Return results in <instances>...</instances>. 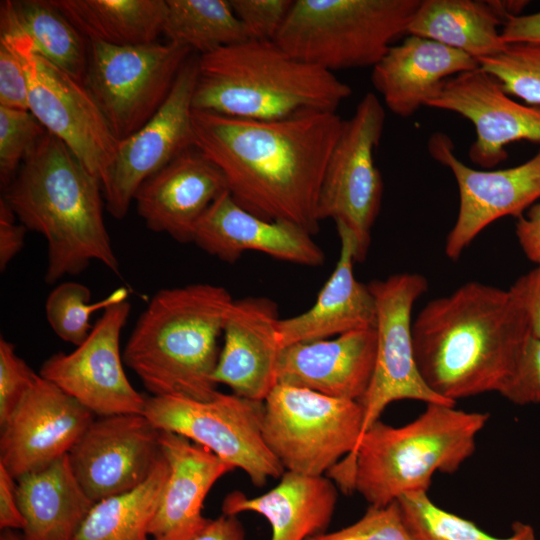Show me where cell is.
Returning <instances> with one entry per match:
<instances>
[{
	"mask_svg": "<svg viewBox=\"0 0 540 540\" xmlns=\"http://www.w3.org/2000/svg\"><path fill=\"white\" fill-rule=\"evenodd\" d=\"M130 311L127 300L103 310L88 337L72 352H58L46 359L39 375L94 415L143 414L146 397L127 378L120 351V336Z\"/></svg>",
	"mask_w": 540,
	"mask_h": 540,
	"instance_id": "15",
	"label": "cell"
},
{
	"mask_svg": "<svg viewBox=\"0 0 540 540\" xmlns=\"http://www.w3.org/2000/svg\"><path fill=\"white\" fill-rule=\"evenodd\" d=\"M488 419L487 413L428 403L405 425L377 420L354 454L328 474L342 489L357 491L369 506L383 507L404 494L427 492L435 473H455L473 455Z\"/></svg>",
	"mask_w": 540,
	"mask_h": 540,
	"instance_id": "5",
	"label": "cell"
},
{
	"mask_svg": "<svg viewBox=\"0 0 540 540\" xmlns=\"http://www.w3.org/2000/svg\"><path fill=\"white\" fill-rule=\"evenodd\" d=\"M478 67L464 52L407 34L373 67L371 81L392 113L409 118L427 106L446 80Z\"/></svg>",
	"mask_w": 540,
	"mask_h": 540,
	"instance_id": "25",
	"label": "cell"
},
{
	"mask_svg": "<svg viewBox=\"0 0 540 540\" xmlns=\"http://www.w3.org/2000/svg\"><path fill=\"white\" fill-rule=\"evenodd\" d=\"M428 150L450 169L458 186V215L445 242V254L453 261L491 223L505 216L519 218L540 200V150L520 165L497 170H478L463 163L450 138L441 132L430 137Z\"/></svg>",
	"mask_w": 540,
	"mask_h": 540,
	"instance_id": "16",
	"label": "cell"
},
{
	"mask_svg": "<svg viewBox=\"0 0 540 540\" xmlns=\"http://www.w3.org/2000/svg\"><path fill=\"white\" fill-rule=\"evenodd\" d=\"M515 233L525 256L535 265L540 264V200L526 215L517 218Z\"/></svg>",
	"mask_w": 540,
	"mask_h": 540,
	"instance_id": "45",
	"label": "cell"
},
{
	"mask_svg": "<svg viewBox=\"0 0 540 540\" xmlns=\"http://www.w3.org/2000/svg\"><path fill=\"white\" fill-rule=\"evenodd\" d=\"M15 479L0 464V528L2 530H24L26 522L20 511L16 492Z\"/></svg>",
	"mask_w": 540,
	"mask_h": 540,
	"instance_id": "46",
	"label": "cell"
},
{
	"mask_svg": "<svg viewBox=\"0 0 540 540\" xmlns=\"http://www.w3.org/2000/svg\"><path fill=\"white\" fill-rule=\"evenodd\" d=\"M8 203L0 198V270L3 272L24 246L26 227L17 224Z\"/></svg>",
	"mask_w": 540,
	"mask_h": 540,
	"instance_id": "44",
	"label": "cell"
},
{
	"mask_svg": "<svg viewBox=\"0 0 540 540\" xmlns=\"http://www.w3.org/2000/svg\"><path fill=\"white\" fill-rule=\"evenodd\" d=\"M2 198L20 224L46 239V283L79 274L91 261L119 274L101 182L54 135L47 132L33 147Z\"/></svg>",
	"mask_w": 540,
	"mask_h": 540,
	"instance_id": "3",
	"label": "cell"
},
{
	"mask_svg": "<svg viewBox=\"0 0 540 540\" xmlns=\"http://www.w3.org/2000/svg\"><path fill=\"white\" fill-rule=\"evenodd\" d=\"M169 474L148 526L151 540H193L209 523L203 503L213 485L235 468L207 448L160 431Z\"/></svg>",
	"mask_w": 540,
	"mask_h": 540,
	"instance_id": "24",
	"label": "cell"
},
{
	"mask_svg": "<svg viewBox=\"0 0 540 540\" xmlns=\"http://www.w3.org/2000/svg\"><path fill=\"white\" fill-rule=\"evenodd\" d=\"M197 75L198 57L190 56L154 116L119 141L101 182L105 208L114 218L126 216L138 189L148 178L195 147L192 101Z\"/></svg>",
	"mask_w": 540,
	"mask_h": 540,
	"instance_id": "14",
	"label": "cell"
},
{
	"mask_svg": "<svg viewBox=\"0 0 540 540\" xmlns=\"http://www.w3.org/2000/svg\"><path fill=\"white\" fill-rule=\"evenodd\" d=\"M88 42L134 46L163 33L166 0H51Z\"/></svg>",
	"mask_w": 540,
	"mask_h": 540,
	"instance_id": "31",
	"label": "cell"
},
{
	"mask_svg": "<svg viewBox=\"0 0 540 540\" xmlns=\"http://www.w3.org/2000/svg\"><path fill=\"white\" fill-rule=\"evenodd\" d=\"M427 107L451 111L473 124L476 139L470 146L469 158L483 168L504 161L510 143H540V106L513 100L480 67L446 80Z\"/></svg>",
	"mask_w": 540,
	"mask_h": 540,
	"instance_id": "19",
	"label": "cell"
},
{
	"mask_svg": "<svg viewBox=\"0 0 540 540\" xmlns=\"http://www.w3.org/2000/svg\"><path fill=\"white\" fill-rule=\"evenodd\" d=\"M94 414L39 374L1 426L0 464L16 479L69 453Z\"/></svg>",
	"mask_w": 540,
	"mask_h": 540,
	"instance_id": "18",
	"label": "cell"
},
{
	"mask_svg": "<svg viewBox=\"0 0 540 540\" xmlns=\"http://www.w3.org/2000/svg\"><path fill=\"white\" fill-rule=\"evenodd\" d=\"M420 0H294L275 42L325 70L371 66L407 34Z\"/></svg>",
	"mask_w": 540,
	"mask_h": 540,
	"instance_id": "7",
	"label": "cell"
},
{
	"mask_svg": "<svg viewBox=\"0 0 540 540\" xmlns=\"http://www.w3.org/2000/svg\"><path fill=\"white\" fill-rule=\"evenodd\" d=\"M478 64L508 95L540 106V41L509 43L502 52Z\"/></svg>",
	"mask_w": 540,
	"mask_h": 540,
	"instance_id": "36",
	"label": "cell"
},
{
	"mask_svg": "<svg viewBox=\"0 0 540 540\" xmlns=\"http://www.w3.org/2000/svg\"><path fill=\"white\" fill-rule=\"evenodd\" d=\"M412 540H538L534 528L520 521L508 537L492 536L472 521L438 507L427 492L407 493L397 500Z\"/></svg>",
	"mask_w": 540,
	"mask_h": 540,
	"instance_id": "34",
	"label": "cell"
},
{
	"mask_svg": "<svg viewBox=\"0 0 540 540\" xmlns=\"http://www.w3.org/2000/svg\"><path fill=\"white\" fill-rule=\"evenodd\" d=\"M519 302L532 337L540 340V264L508 288Z\"/></svg>",
	"mask_w": 540,
	"mask_h": 540,
	"instance_id": "43",
	"label": "cell"
},
{
	"mask_svg": "<svg viewBox=\"0 0 540 540\" xmlns=\"http://www.w3.org/2000/svg\"><path fill=\"white\" fill-rule=\"evenodd\" d=\"M192 50L171 42L115 46L89 42L84 85L121 141L159 110Z\"/></svg>",
	"mask_w": 540,
	"mask_h": 540,
	"instance_id": "9",
	"label": "cell"
},
{
	"mask_svg": "<svg viewBox=\"0 0 540 540\" xmlns=\"http://www.w3.org/2000/svg\"><path fill=\"white\" fill-rule=\"evenodd\" d=\"M192 120L195 148L222 172L237 204L318 232L320 188L344 123L336 112L251 120L193 109Z\"/></svg>",
	"mask_w": 540,
	"mask_h": 540,
	"instance_id": "1",
	"label": "cell"
},
{
	"mask_svg": "<svg viewBox=\"0 0 540 540\" xmlns=\"http://www.w3.org/2000/svg\"><path fill=\"white\" fill-rule=\"evenodd\" d=\"M368 286L376 304V361L370 386L360 401L364 411L362 435L394 401L456 404L426 385L415 360L412 310L427 291L426 278L417 273H398Z\"/></svg>",
	"mask_w": 540,
	"mask_h": 540,
	"instance_id": "13",
	"label": "cell"
},
{
	"mask_svg": "<svg viewBox=\"0 0 540 540\" xmlns=\"http://www.w3.org/2000/svg\"><path fill=\"white\" fill-rule=\"evenodd\" d=\"M18 33L33 50L84 84L89 42L51 0L1 1L0 34Z\"/></svg>",
	"mask_w": 540,
	"mask_h": 540,
	"instance_id": "30",
	"label": "cell"
},
{
	"mask_svg": "<svg viewBox=\"0 0 540 540\" xmlns=\"http://www.w3.org/2000/svg\"><path fill=\"white\" fill-rule=\"evenodd\" d=\"M28 80L12 45L0 38V106L29 110Z\"/></svg>",
	"mask_w": 540,
	"mask_h": 540,
	"instance_id": "42",
	"label": "cell"
},
{
	"mask_svg": "<svg viewBox=\"0 0 540 540\" xmlns=\"http://www.w3.org/2000/svg\"><path fill=\"white\" fill-rule=\"evenodd\" d=\"M385 119L379 98L372 92L365 94L353 116L344 120L320 188L318 219L332 218L349 229L356 262L366 258L381 207L383 180L375 163V150Z\"/></svg>",
	"mask_w": 540,
	"mask_h": 540,
	"instance_id": "11",
	"label": "cell"
},
{
	"mask_svg": "<svg viewBox=\"0 0 540 540\" xmlns=\"http://www.w3.org/2000/svg\"><path fill=\"white\" fill-rule=\"evenodd\" d=\"M412 334L421 377L453 403L500 393L531 336L512 292L476 281L429 301L413 321Z\"/></svg>",
	"mask_w": 540,
	"mask_h": 540,
	"instance_id": "2",
	"label": "cell"
},
{
	"mask_svg": "<svg viewBox=\"0 0 540 540\" xmlns=\"http://www.w3.org/2000/svg\"><path fill=\"white\" fill-rule=\"evenodd\" d=\"M340 254L334 271L307 311L280 319L282 348L294 343L329 339L351 331L375 327L376 304L368 286L357 281L353 265L355 243L352 233L336 222Z\"/></svg>",
	"mask_w": 540,
	"mask_h": 540,
	"instance_id": "26",
	"label": "cell"
},
{
	"mask_svg": "<svg viewBox=\"0 0 540 540\" xmlns=\"http://www.w3.org/2000/svg\"><path fill=\"white\" fill-rule=\"evenodd\" d=\"M0 540H25L23 536H20L11 530H4L1 533Z\"/></svg>",
	"mask_w": 540,
	"mask_h": 540,
	"instance_id": "49",
	"label": "cell"
},
{
	"mask_svg": "<svg viewBox=\"0 0 540 540\" xmlns=\"http://www.w3.org/2000/svg\"><path fill=\"white\" fill-rule=\"evenodd\" d=\"M516 405L540 404V340H527L500 393Z\"/></svg>",
	"mask_w": 540,
	"mask_h": 540,
	"instance_id": "41",
	"label": "cell"
},
{
	"mask_svg": "<svg viewBox=\"0 0 540 540\" xmlns=\"http://www.w3.org/2000/svg\"><path fill=\"white\" fill-rule=\"evenodd\" d=\"M352 94L334 73L275 41L245 40L198 56L193 109L273 120L305 110L336 112Z\"/></svg>",
	"mask_w": 540,
	"mask_h": 540,
	"instance_id": "6",
	"label": "cell"
},
{
	"mask_svg": "<svg viewBox=\"0 0 540 540\" xmlns=\"http://www.w3.org/2000/svg\"><path fill=\"white\" fill-rule=\"evenodd\" d=\"M163 34L200 55L248 40L229 0H166Z\"/></svg>",
	"mask_w": 540,
	"mask_h": 540,
	"instance_id": "33",
	"label": "cell"
},
{
	"mask_svg": "<svg viewBox=\"0 0 540 540\" xmlns=\"http://www.w3.org/2000/svg\"><path fill=\"white\" fill-rule=\"evenodd\" d=\"M193 540H246V538L244 527L237 516L222 514L210 519Z\"/></svg>",
	"mask_w": 540,
	"mask_h": 540,
	"instance_id": "48",
	"label": "cell"
},
{
	"mask_svg": "<svg viewBox=\"0 0 540 540\" xmlns=\"http://www.w3.org/2000/svg\"><path fill=\"white\" fill-rule=\"evenodd\" d=\"M143 414L158 430L179 434L243 470L257 487L285 472L263 438V402L221 392L210 400L151 396Z\"/></svg>",
	"mask_w": 540,
	"mask_h": 540,
	"instance_id": "10",
	"label": "cell"
},
{
	"mask_svg": "<svg viewBox=\"0 0 540 540\" xmlns=\"http://www.w3.org/2000/svg\"><path fill=\"white\" fill-rule=\"evenodd\" d=\"M129 290L119 287L103 299L90 303L91 291L81 283L67 281L56 286L45 303L47 321L55 334L63 341L80 345L91 332L90 318L93 313L126 301Z\"/></svg>",
	"mask_w": 540,
	"mask_h": 540,
	"instance_id": "35",
	"label": "cell"
},
{
	"mask_svg": "<svg viewBox=\"0 0 540 540\" xmlns=\"http://www.w3.org/2000/svg\"><path fill=\"white\" fill-rule=\"evenodd\" d=\"M193 242L228 263L251 250L304 266L316 267L325 261V254L312 234L296 224L270 221L250 213L235 202L228 190L202 215Z\"/></svg>",
	"mask_w": 540,
	"mask_h": 540,
	"instance_id": "21",
	"label": "cell"
},
{
	"mask_svg": "<svg viewBox=\"0 0 540 540\" xmlns=\"http://www.w3.org/2000/svg\"><path fill=\"white\" fill-rule=\"evenodd\" d=\"M162 456L160 430L138 413L94 419L68 453L76 479L95 503L140 486Z\"/></svg>",
	"mask_w": 540,
	"mask_h": 540,
	"instance_id": "17",
	"label": "cell"
},
{
	"mask_svg": "<svg viewBox=\"0 0 540 540\" xmlns=\"http://www.w3.org/2000/svg\"><path fill=\"white\" fill-rule=\"evenodd\" d=\"M46 129L29 110L0 106V183L5 189Z\"/></svg>",
	"mask_w": 540,
	"mask_h": 540,
	"instance_id": "37",
	"label": "cell"
},
{
	"mask_svg": "<svg viewBox=\"0 0 540 540\" xmlns=\"http://www.w3.org/2000/svg\"><path fill=\"white\" fill-rule=\"evenodd\" d=\"M501 34L507 44L540 41V11L510 18Z\"/></svg>",
	"mask_w": 540,
	"mask_h": 540,
	"instance_id": "47",
	"label": "cell"
},
{
	"mask_svg": "<svg viewBox=\"0 0 540 540\" xmlns=\"http://www.w3.org/2000/svg\"><path fill=\"white\" fill-rule=\"evenodd\" d=\"M25 540H74L95 502L76 479L68 454L15 479Z\"/></svg>",
	"mask_w": 540,
	"mask_h": 540,
	"instance_id": "28",
	"label": "cell"
},
{
	"mask_svg": "<svg viewBox=\"0 0 540 540\" xmlns=\"http://www.w3.org/2000/svg\"><path fill=\"white\" fill-rule=\"evenodd\" d=\"M360 401L277 383L263 401L264 441L285 471L323 476L352 456L363 433Z\"/></svg>",
	"mask_w": 540,
	"mask_h": 540,
	"instance_id": "8",
	"label": "cell"
},
{
	"mask_svg": "<svg viewBox=\"0 0 540 540\" xmlns=\"http://www.w3.org/2000/svg\"><path fill=\"white\" fill-rule=\"evenodd\" d=\"M169 474L164 456L132 491L94 504L74 540H151L148 526Z\"/></svg>",
	"mask_w": 540,
	"mask_h": 540,
	"instance_id": "32",
	"label": "cell"
},
{
	"mask_svg": "<svg viewBox=\"0 0 540 540\" xmlns=\"http://www.w3.org/2000/svg\"><path fill=\"white\" fill-rule=\"evenodd\" d=\"M38 374L16 354L12 342L0 338V426L14 411Z\"/></svg>",
	"mask_w": 540,
	"mask_h": 540,
	"instance_id": "40",
	"label": "cell"
},
{
	"mask_svg": "<svg viewBox=\"0 0 540 540\" xmlns=\"http://www.w3.org/2000/svg\"><path fill=\"white\" fill-rule=\"evenodd\" d=\"M233 300L207 283L159 290L127 340L124 364L152 396L212 399L218 340Z\"/></svg>",
	"mask_w": 540,
	"mask_h": 540,
	"instance_id": "4",
	"label": "cell"
},
{
	"mask_svg": "<svg viewBox=\"0 0 540 540\" xmlns=\"http://www.w3.org/2000/svg\"><path fill=\"white\" fill-rule=\"evenodd\" d=\"M277 304L267 297L233 300L223 328L224 344L214 371L216 384L263 402L277 384L282 351Z\"/></svg>",
	"mask_w": 540,
	"mask_h": 540,
	"instance_id": "20",
	"label": "cell"
},
{
	"mask_svg": "<svg viewBox=\"0 0 540 540\" xmlns=\"http://www.w3.org/2000/svg\"><path fill=\"white\" fill-rule=\"evenodd\" d=\"M504 24L489 0H420L407 34L457 49L478 62L505 49Z\"/></svg>",
	"mask_w": 540,
	"mask_h": 540,
	"instance_id": "29",
	"label": "cell"
},
{
	"mask_svg": "<svg viewBox=\"0 0 540 540\" xmlns=\"http://www.w3.org/2000/svg\"><path fill=\"white\" fill-rule=\"evenodd\" d=\"M227 190L222 172L193 147L148 178L134 201L148 229L188 243L202 215Z\"/></svg>",
	"mask_w": 540,
	"mask_h": 540,
	"instance_id": "22",
	"label": "cell"
},
{
	"mask_svg": "<svg viewBox=\"0 0 540 540\" xmlns=\"http://www.w3.org/2000/svg\"><path fill=\"white\" fill-rule=\"evenodd\" d=\"M308 540H412L397 501L383 507L369 506L353 524Z\"/></svg>",
	"mask_w": 540,
	"mask_h": 540,
	"instance_id": "38",
	"label": "cell"
},
{
	"mask_svg": "<svg viewBox=\"0 0 540 540\" xmlns=\"http://www.w3.org/2000/svg\"><path fill=\"white\" fill-rule=\"evenodd\" d=\"M249 40L275 41L292 0H229Z\"/></svg>",
	"mask_w": 540,
	"mask_h": 540,
	"instance_id": "39",
	"label": "cell"
},
{
	"mask_svg": "<svg viewBox=\"0 0 540 540\" xmlns=\"http://www.w3.org/2000/svg\"><path fill=\"white\" fill-rule=\"evenodd\" d=\"M375 361V327L333 339L294 343L280 353L277 383L361 401L370 386Z\"/></svg>",
	"mask_w": 540,
	"mask_h": 540,
	"instance_id": "23",
	"label": "cell"
},
{
	"mask_svg": "<svg viewBox=\"0 0 540 540\" xmlns=\"http://www.w3.org/2000/svg\"><path fill=\"white\" fill-rule=\"evenodd\" d=\"M0 38L12 45L23 64L29 111L102 182L119 141L86 86L38 55L24 35Z\"/></svg>",
	"mask_w": 540,
	"mask_h": 540,
	"instance_id": "12",
	"label": "cell"
},
{
	"mask_svg": "<svg viewBox=\"0 0 540 540\" xmlns=\"http://www.w3.org/2000/svg\"><path fill=\"white\" fill-rule=\"evenodd\" d=\"M337 497L336 486L328 477L285 471L279 483L260 496L250 498L240 491L227 494L222 514L254 512L269 522L271 540H308L325 533Z\"/></svg>",
	"mask_w": 540,
	"mask_h": 540,
	"instance_id": "27",
	"label": "cell"
}]
</instances>
